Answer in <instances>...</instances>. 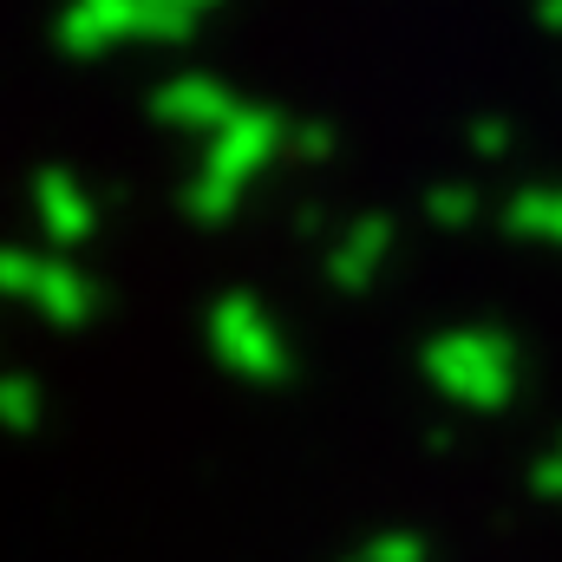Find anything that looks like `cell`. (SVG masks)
Returning <instances> with one entry per match:
<instances>
[{
  "label": "cell",
  "instance_id": "obj_1",
  "mask_svg": "<svg viewBox=\"0 0 562 562\" xmlns=\"http://www.w3.org/2000/svg\"><path fill=\"white\" fill-rule=\"evenodd\" d=\"M445 380L464 386L471 400H504L510 393V353L497 340H464V347H451V373Z\"/></svg>",
  "mask_w": 562,
  "mask_h": 562
},
{
  "label": "cell",
  "instance_id": "obj_2",
  "mask_svg": "<svg viewBox=\"0 0 562 562\" xmlns=\"http://www.w3.org/2000/svg\"><path fill=\"white\" fill-rule=\"evenodd\" d=\"M510 223H517V229H530V236H550V243H562V190L524 196V203L510 210Z\"/></svg>",
  "mask_w": 562,
  "mask_h": 562
},
{
  "label": "cell",
  "instance_id": "obj_3",
  "mask_svg": "<svg viewBox=\"0 0 562 562\" xmlns=\"http://www.w3.org/2000/svg\"><path fill=\"white\" fill-rule=\"evenodd\" d=\"M537 491H550V497H562V438H557V451L537 464Z\"/></svg>",
  "mask_w": 562,
  "mask_h": 562
},
{
  "label": "cell",
  "instance_id": "obj_4",
  "mask_svg": "<svg viewBox=\"0 0 562 562\" xmlns=\"http://www.w3.org/2000/svg\"><path fill=\"white\" fill-rule=\"evenodd\" d=\"M543 20H550V26H562V7H550V13H543Z\"/></svg>",
  "mask_w": 562,
  "mask_h": 562
}]
</instances>
